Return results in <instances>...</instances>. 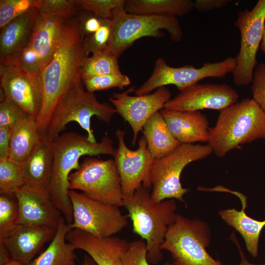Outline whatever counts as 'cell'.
Masks as SVG:
<instances>
[{"mask_svg": "<svg viewBox=\"0 0 265 265\" xmlns=\"http://www.w3.org/2000/svg\"><path fill=\"white\" fill-rule=\"evenodd\" d=\"M69 189L80 190L102 203L123 206L120 177L112 159L84 158L80 168L70 175Z\"/></svg>", "mask_w": 265, "mask_h": 265, "instance_id": "obj_9", "label": "cell"}, {"mask_svg": "<svg viewBox=\"0 0 265 265\" xmlns=\"http://www.w3.org/2000/svg\"><path fill=\"white\" fill-rule=\"evenodd\" d=\"M18 215V203L14 193L0 194V236L14 228Z\"/></svg>", "mask_w": 265, "mask_h": 265, "instance_id": "obj_32", "label": "cell"}, {"mask_svg": "<svg viewBox=\"0 0 265 265\" xmlns=\"http://www.w3.org/2000/svg\"><path fill=\"white\" fill-rule=\"evenodd\" d=\"M194 8L190 0H126V12L139 15L184 16Z\"/></svg>", "mask_w": 265, "mask_h": 265, "instance_id": "obj_28", "label": "cell"}, {"mask_svg": "<svg viewBox=\"0 0 265 265\" xmlns=\"http://www.w3.org/2000/svg\"><path fill=\"white\" fill-rule=\"evenodd\" d=\"M115 135L118 146L113 158L120 177L123 196L132 195L142 184L150 189L148 178L154 159L148 149L145 138L141 136L138 141L137 149L132 150L125 143V131L118 129Z\"/></svg>", "mask_w": 265, "mask_h": 265, "instance_id": "obj_13", "label": "cell"}, {"mask_svg": "<svg viewBox=\"0 0 265 265\" xmlns=\"http://www.w3.org/2000/svg\"><path fill=\"white\" fill-rule=\"evenodd\" d=\"M135 90L134 87H131L124 92L113 93L109 98L117 113L131 127L133 145L148 119L155 113L164 108L171 96L165 86L159 87L150 94L131 95L130 93Z\"/></svg>", "mask_w": 265, "mask_h": 265, "instance_id": "obj_14", "label": "cell"}, {"mask_svg": "<svg viewBox=\"0 0 265 265\" xmlns=\"http://www.w3.org/2000/svg\"><path fill=\"white\" fill-rule=\"evenodd\" d=\"M66 21L60 16L39 12L28 45L38 55L43 68L53 58Z\"/></svg>", "mask_w": 265, "mask_h": 265, "instance_id": "obj_22", "label": "cell"}, {"mask_svg": "<svg viewBox=\"0 0 265 265\" xmlns=\"http://www.w3.org/2000/svg\"><path fill=\"white\" fill-rule=\"evenodd\" d=\"M41 136L35 117L28 115L19 121L11 130L9 158L21 164Z\"/></svg>", "mask_w": 265, "mask_h": 265, "instance_id": "obj_27", "label": "cell"}, {"mask_svg": "<svg viewBox=\"0 0 265 265\" xmlns=\"http://www.w3.org/2000/svg\"><path fill=\"white\" fill-rule=\"evenodd\" d=\"M111 35V20L105 19L100 28L94 33L84 38L87 55L101 52L107 48Z\"/></svg>", "mask_w": 265, "mask_h": 265, "instance_id": "obj_36", "label": "cell"}, {"mask_svg": "<svg viewBox=\"0 0 265 265\" xmlns=\"http://www.w3.org/2000/svg\"><path fill=\"white\" fill-rule=\"evenodd\" d=\"M231 1L230 0H196L194 7L198 11L207 12L225 6Z\"/></svg>", "mask_w": 265, "mask_h": 265, "instance_id": "obj_42", "label": "cell"}, {"mask_svg": "<svg viewBox=\"0 0 265 265\" xmlns=\"http://www.w3.org/2000/svg\"><path fill=\"white\" fill-rule=\"evenodd\" d=\"M142 132L154 159L168 155L181 144L170 132L160 111L148 119Z\"/></svg>", "mask_w": 265, "mask_h": 265, "instance_id": "obj_26", "label": "cell"}, {"mask_svg": "<svg viewBox=\"0 0 265 265\" xmlns=\"http://www.w3.org/2000/svg\"><path fill=\"white\" fill-rule=\"evenodd\" d=\"M36 7L40 13L60 16L66 20L75 17L79 12L75 0H37Z\"/></svg>", "mask_w": 265, "mask_h": 265, "instance_id": "obj_34", "label": "cell"}, {"mask_svg": "<svg viewBox=\"0 0 265 265\" xmlns=\"http://www.w3.org/2000/svg\"><path fill=\"white\" fill-rule=\"evenodd\" d=\"M147 254L145 241L138 240L129 242L122 256V265H150Z\"/></svg>", "mask_w": 265, "mask_h": 265, "instance_id": "obj_38", "label": "cell"}, {"mask_svg": "<svg viewBox=\"0 0 265 265\" xmlns=\"http://www.w3.org/2000/svg\"><path fill=\"white\" fill-rule=\"evenodd\" d=\"M162 30L168 32L174 42L182 40L183 32L176 17L134 14L126 12L124 9H116L111 20V35L106 49L118 58L141 38L163 37Z\"/></svg>", "mask_w": 265, "mask_h": 265, "instance_id": "obj_6", "label": "cell"}, {"mask_svg": "<svg viewBox=\"0 0 265 265\" xmlns=\"http://www.w3.org/2000/svg\"><path fill=\"white\" fill-rule=\"evenodd\" d=\"M252 99L265 113V62L256 67L251 82Z\"/></svg>", "mask_w": 265, "mask_h": 265, "instance_id": "obj_39", "label": "cell"}, {"mask_svg": "<svg viewBox=\"0 0 265 265\" xmlns=\"http://www.w3.org/2000/svg\"><path fill=\"white\" fill-rule=\"evenodd\" d=\"M28 115L22 108L6 98L0 103V128L12 129L17 123Z\"/></svg>", "mask_w": 265, "mask_h": 265, "instance_id": "obj_37", "label": "cell"}, {"mask_svg": "<svg viewBox=\"0 0 265 265\" xmlns=\"http://www.w3.org/2000/svg\"><path fill=\"white\" fill-rule=\"evenodd\" d=\"M14 194L19 207L17 224L56 229L62 214L46 187L25 184Z\"/></svg>", "mask_w": 265, "mask_h": 265, "instance_id": "obj_16", "label": "cell"}, {"mask_svg": "<svg viewBox=\"0 0 265 265\" xmlns=\"http://www.w3.org/2000/svg\"><path fill=\"white\" fill-rule=\"evenodd\" d=\"M168 128L181 144L208 142L209 122L199 111H182L163 108L160 110Z\"/></svg>", "mask_w": 265, "mask_h": 265, "instance_id": "obj_21", "label": "cell"}, {"mask_svg": "<svg viewBox=\"0 0 265 265\" xmlns=\"http://www.w3.org/2000/svg\"><path fill=\"white\" fill-rule=\"evenodd\" d=\"M239 254H240V258H241V261L237 265H265V264H261V265H255V264H251L246 259L242 251L240 249H239Z\"/></svg>", "mask_w": 265, "mask_h": 265, "instance_id": "obj_45", "label": "cell"}, {"mask_svg": "<svg viewBox=\"0 0 265 265\" xmlns=\"http://www.w3.org/2000/svg\"><path fill=\"white\" fill-rule=\"evenodd\" d=\"M265 138V113L252 98H245L220 111L209 130L208 144L219 158L239 146Z\"/></svg>", "mask_w": 265, "mask_h": 265, "instance_id": "obj_4", "label": "cell"}, {"mask_svg": "<svg viewBox=\"0 0 265 265\" xmlns=\"http://www.w3.org/2000/svg\"><path fill=\"white\" fill-rule=\"evenodd\" d=\"M11 130L0 128V160L9 158Z\"/></svg>", "mask_w": 265, "mask_h": 265, "instance_id": "obj_43", "label": "cell"}, {"mask_svg": "<svg viewBox=\"0 0 265 265\" xmlns=\"http://www.w3.org/2000/svg\"><path fill=\"white\" fill-rule=\"evenodd\" d=\"M210 242L207 223L177 214L161 248L170 252L174 265H223L207 252Z\"/></svg>", "mask_w": 265, "mask_h": 265, "instance_id": "obj_8", "label": "cell"}, {"mask_svg": "<svg viewBox=\"0 0 265 265\" xmlns=\"http://www.w3.org/2000/svg\"><path fill=\"white\" fill-rule=\"evenodd\" d=\"M164 265H174L173 264H170L169 263H166Z\"/></svg>", "mask_w": 265, "mask_h": 265, "instance_id": "obj_49", "label": "cell"}, {"mask_svg": "<svg viewBox=\"0 0 265 265\" xmlns=\"http://www.w3.org/2000/svg\"><path fill=\"white\" fill-rule=\"evenodd\" d=\"M4 265H23L21 264L20 263L12 259H11Z\"/></svg>", "mask_w": 265, "mask_h": 265, "instance_id": "obj_48", "label": "cell"}, {"mask_svg": "<svg viewBox=\"0 0 265 265\" xmlns=\"http://www.w3.org/2000/svg\"><path fill=\"white\" fill-rule=\"evenodd\" d=\"M51 141L45 135L21 163L25 184L46 187L53 165Z\"/></svg>", "mask_w": 265, "mask_h": 265, "instance_id": "obj_24", "label": "cell"}, {"mask_svg": "<svg viewBox=\"0 0 265 265\" xmlns=\"http://www.w3.org/2000/svg\"><path fill=\"white\" fill-rule=\"evenodd\" d=\"M260 47L261 51L265 54V25L262 32Z\"/></svg>", "mask_w": 265, "mask_h": 265, "instance_id": "obj_47", "label": "cell"}, {"mask_svg": "<svg viewBox=\"0 0 265 265\" xmlns=\"http://www.w3.org/2000/svg\"><path fill=\"white\" fill-rule=\"evenodd\" d=\"M69 194L73 214L72 229L102 238L114 236L128 225V216L119 207L91 199L76 190H70Z\"/></svg>", "mask_w": 265, "mask_h": 265, "instance_id": "obj_11", "label": "cell"}, {"mask_svg": "<svg viewBox=\"0 0 265 265\" xmlns=\"http://www.w3.org/2000/svg\"><path fill=\"white\" fill-rule=\"evenodd\" d=\"M238 92L226 84H195L182 90L164 105V108L195 111L205 109L219 111L237 102Z\"/></svg>", "mask_w": 265, "mask_h": 265, "instance_id": "obj_15", "label": "cell"}, {"mask_svg": "<svg viewBox=\"0 0 265 265\" xmlns=\"http://www.w3.org/2000/svg\"><path fill=\"white\" fill-rule=\"evenodd\" d=\"M51 146L53 165L47 189L53 202L70 224L73 220L69 194V178L72 171L80 168L79 159L81 157L105 154L113 157L116 149L108 135L103 137L100 142L94 143L88 140L87 134L74 132L60 134L52 140Z\"/></svg>", "mask_w": 265, "mask_h": 265, "instance_id": "obj_2", "label": "cell"}, {"mask_svg": "<svg viewBox=\"0 0 265 265\" xmlns=\"http://www.w3.org/2000/svg\"><path fill=\"white\" fill-rule=\"evenodd\" d=\"M122 73L118 58L107 49L87 57L84 60L81 69V78L85 76L115 74Z\"/></svg>", "mask_w": 265, "mask_h": 265, "instance_id": "obj_29", "label": "cell"}, {"mask_svg": "<svg viewBox=\"0 0 265 265\" xmlns=\"http://www.w3.org/2000/svg\"><path fill=\"white\" fill-rule=\"evenodd\" d=\"M38 14L35 7L0 29V65H16L21 53L30 42Z\"/></svg>", "mask_w": 265, "mask_h": 265, "instance_id": "obj_20", "label": "cell"}, {"mask_svg": "<svg viewBox=\"0 0 265 265\" xmlns=\"http://www.w3.org/2000/svg\"><path fill=\"white\" fill-rule=\"evenodd\" d=\"M123 206L128 211L133 232L145 240L148 262L157 264L163 257L161 245L169 227L175 222L177 205L174 199L156 202L149 189L142 184L131 196H124Z\"/></svg>", "mask_w": 265, "mask_h": 265, "instance_id": "obj_3", "label": "cell"}, {"mask_svg": "<svg viewBox=\"0 0 265 265\" xmlns=\"http://www.w3.org/2000/svg\"><path fill=\"white\" fill-rule=\"evenodd\" d=\"M212 153L208 144H181L168 155L154 159L148 178L153 200L160 202L173 199L184 202V196L189 189L182 186L183 170L190 163L205 159Z\"/></svg>", "mask_w": 265, "mask_h": 265, "instance_id": "obj_7", "label": "cell"}, {"mask_svg": "<svg viewBox=\"0 0 265 265\" xmlns=\"http://www.w3.org/2000/svg\"><path fill=\"white\" fill-rule=\"evenodd\" d=\"M79 11L93 13L103 19L111 20L113 11L124 9L126 0H75Z\"/></svg>", "mask_w": 265, "mask_h": 265, "instance_id": "obj_33", "label": "cell"}, {"mask_svg": "<svg viewBox=\"0 0 265 265\" xmlns=\"http://www.w3.org/2000/svg\"><path fill=\"white\" fill-rule=\"evenodd\" d=\"M87 56L75 17L66 21L53 58L38 74L42 106L36 121L41 135L46 134L60 99L71 88L82 83L81 69Z\"/></svg>", "mask_w": 265, "mask_h": 265, "instance_id": "obj_1", "label": "cell"}, {"mask_svg": "<svg viewBox=\"0 0 265 265\" xmlns=\"http://www.w3.org/2000/svg\"><path fill=\"white\" fill-rule=\"evenodd\" d=\"M237 63L236 57H228L216 62H207L200 68L192 64L179 67L170 66L162 57L155 61L152 73L138 88L135 89L136 95L148 94L154 90L174 85L180 90L197 83L206 78H223L233 73Z\"/></svg>", "mask_w": 265, "mask_h": 265, "instance_id": "obj_10", "label": "cell"}, {"mask_svg": "<svg viewBox=\"0 0 265 265\" xmlns=\"http://www.w3.org/2000/svg\"><path fill=\"white\" fill-rule=\"evenodd\" d=\"M117 113L114 107L106 102L101 103L94 93L87 91L83 83L69 89L56 104L45 134L52 140L64 131L71 122H77L86 131L88 140L97 142L91 127V119L95 116L100 121L108 123Z\"/></svg>", "mask_w": 265, "mask_h": 265, "instance_id": "obj_5", "label": "cell"}, {"mask_svg": "<svg viewBox=\"0 0 265 265\" xmlns=\"http://www.w3.org/2000/svg\"><path fill=\"white\" fill-rule=\"evenodd\" d=\"M56 230L17 224L0 236V243L6 247L11 259L28 265L44 244L53 239Z\"/></svg>", "mask_w": 265, "mask_h": 265, "instance_id": "obj_18", "label": "cell"}, {"mask_svg": "<svg viewBox=\"0 0 265 265\" xmlns=\"http://www.w3.org/2000/svg\"><path fill=\"white\" fill-rule=\"evenodd\" d=\"M25 184L21 164L9 158L0 160V194H13Z\"/></svg>", "mask_w": 265, "mask_h": 265, "instance_id": "obj_30", "label": "cell"}, {"mask_svg": "<svg viewBox=\"0 0 265 265\" xmlns=\"http://www.w3.org/2000/svg\"><path fill=\"white\" fill-rule=\"evenodd\" d=\"M81 265H98L92 258L87 254L85 255Z\"/></svg>", "mask_w": 265, "mask_h": 265, "instance_id": "obj_46", "label": "cell"}, {"mask_svg": "<svg viewBox=\"0 0 265 265\" xmlns=\"http://www.w3.org/2000/svg\"><path fill=\"white\" fill-rule=\"evenodd\" d=\"M75 18L79 30L84 38L97 31L105 19L91 12L83 10L79 11Z\"/></svg>", "mask_w": 265, "mask_h": 265, "instance_id": "obj_40", "label": "cell"}, {"mask_svg": "<svg viewBox=\"0 0 265 265\" xmlns=\"http://www.w3.org/2000/svg\"><path fill=\"white\" fill-rule=\"evenodd\" d=\"M81 79L85 90L92 93L114 87L122 90L131 84L130 78L122 73L85 76L82 77Z\"/></svg>", "mask_w": 265, "mask_h": 265, "instance_id": "obj_31", "label": "cell"}, {"mask_svg": "<svg viewBox=\"0 0 265 265\" xmlns=\"http://www.w3.org/2000/svg\"><path fill=\"white\" fill-rule=\"evenodd\" d=\"M265 25V0H259L251 10L238 12L235 26L240 33V46L233 71L234 83L238 86L251 83L257 66V53Z\"/></svg>", "mask_w": 265, "mask_h": 265, "instance_id": "obj_12", "label": "cell"}, {"mask_svg": "<svg viewBox=\"0 0 265 265\" xmlns=\"http://www.w3.org/2000/svg\"><path fill=\"white\" fill-rule=\"evenodd\" d=\"M37 0H0V28L36 6Z\"/></svg>", "mask_w": 265, "mask_h": 265, "instance_id": "obj_35", "label": "cell"}, {"mask_svg": "<svg viewBox=\"0 0 265 265\" xmlns=\"http://www.w3.org/2000/svg\"><path fill=\"white\" fill-rule=\"evenodd\" d=\"M38 74L27 73L15 65L0 64V88L6 98L35 118L42 106Z\"/></svg>", "mask_w": 265, "mask_h": 265, "instance_id": "obj_17", "label": "cell"}, {"mask_svg": "<svg viewBox=\"0 0 265 265\" xmlns=\"http://www.w3.org/2000/svg\"><path fill=\"white\" fill-rule=\"evenodd\" d=\"M15 66L27 73L34 75L38 74L43 69L38 55L29 45L21 53Z\"/></svg>", "mask_w": 265, "mask_h": 265, "instance_id": "obj_41", "label": "cell"}, {"mask_svg": "<svg viewBox=\"0 0 265 265\" xmlns=\"http://www.w3.org/2000/svg\"><path fill=\"white\" fill-rule=\"evenodd\" d=\"M72 229L62 215L54 236L48 247L28 265H75V246L68 242L66 236Z\"/></svg>", "mask_w": 265, "mask_h": 265, "instance_id": "obj_25", "label": "cell"}, {"mask_svg": "<svg viewBox=\"0 0 265 265\" xmlns=\"http://www.w3.org/2000/svg\"><path fill=\"white\" fill-rule=\"evenodd\" d=\"M214 190L230 192L240 200L242 205L240 211L234 208L224 209L219 212V214L223 221L240 234L249 254L254 258L257 257L260 234L265 226V220L259 221L246 214L247 198L242 193L219 187L214 188Z\"/></svg>", "mask_w": 265, "mask_h": 265, "instance_id": "obj_23", "label": "cell"}, {"mask_svg": "<svg viewBox=\"0 0 265 265\" xmlns=\"http://www.w3.org/2000/svg\"><path fill=\"white\" fill-rule=\"evenodd\" d=\"M67 240L85 252L98 265H122V256L129 242L115 236L98 238L83 231L71 229Z\"/></svg>", "mask_w": 265, "mask_h": 265, "instance_id": "obj_19", "label": "cell"}, {"mask_svg": "<svg viewBox=\"0 0 265 265\" xmlns=\"http://www.w3.org/2000/svg\"><path fill=\"white\" fill-rule=\"evenodd\" d=\"M11 259L7 249L3 244L0 243V265H4Z\"/></svg>", "mask_w": 265, "mask_h": 265, "instance_id": "obj_44", "label": "cell"}]
</instances>
